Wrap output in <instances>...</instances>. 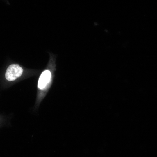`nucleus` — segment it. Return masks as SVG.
<instances>
[{
    "label": "nucleus",
    "instance_id": "obj_1",
    "mask_svg": "<svg viewBox=\"0 0 157 157\" xmlns=\"http://www.w3.org/2000/svg\"><path fill=\"white\" fill-rule=\"evenodd\" d=\"M22 72V69L18 64H11L8 67L6 70L5 77L8 81H14L20 76Z\"/></svg>",
    "mask_w": 157,
    "mask_h": 157
},
{
    "label": "nucleus",
    "instance_id": "obj_2",
    "mask_svg": "<svg viewBox=\"0 0 157 157\" xmlns=\"http://www.w3.org/2000/svg\"><path fill=\"white\" fill-rule=\"evenodd\" d=\"M51 75V72L48 70H45L42 73L38 81V87L39 88L42 89L45 87L50 81Z\"/></svg>",
    "mask_w": 157,
    "mask_h": 157
}]
</instances>
